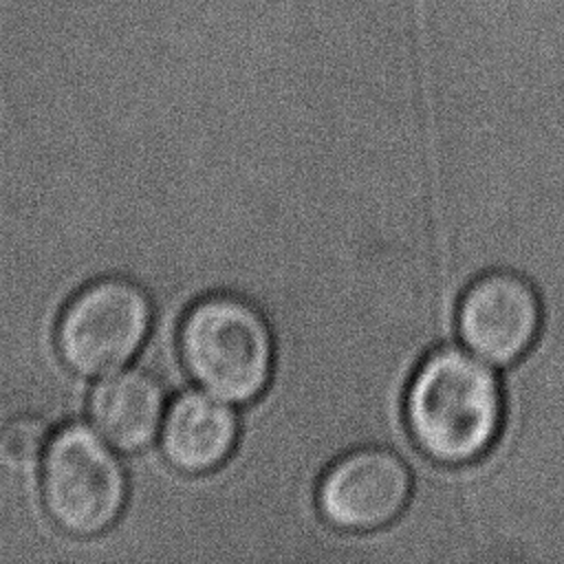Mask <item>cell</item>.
<instances>
[{
	"mask_svg": "<svg viewBox=\"0 0 564 564\" xmlns=\"http://www.w3.org/2000/svg\"><path fill=\"white\" fill-rule=\"evenodd\" d=\"M93 427L119 452L143 449L165 419V394L154 375L121 368L95 386L88 403Z\"/></svg>",
	"mask_w": 564,
	"mask_h": 564,
	"instance_id": "obj_8",
	"label": "cell"
},
{
	"mask_svg": "<svg viewBox=\"0 0 564 564\" xmlns=\"http://www.w3.org/2000/svg\"><path fill=\"white\" fill-rule=\"evenodd\" d=\"M181 359L207 392L249 403L269 383L273 337L262 313L231 293L198 300L181 324Z\"/></svg>",
	"mask_w": 564,
	"mask_h": 564,
	"instance_id": "obj_2",
	"label": "cell"
},
{
	"mask_svg": "<svg viewBox=\"0 0 564 564\" xmlns=\"http://www.w3.org/2000/svg\"><path fill=\"white\" fill-rule=\"evenodd\" d=\"M51 441V425L37 412H18L0 427V447L13 460H33L44 456Z\"/></svg>",
	"mask_w": 564,
	"mask_h": 564,
	"instance_id": "obj_9",
	"label": "cell"
},
{
	"mask_svg": "<svg viewBox=\"0 0 564 564\" xmlns=\"http://www.w3.org/2000/svg\"><path fill=\"white\" fill-rule=\"evenodd\" d=\"M238 416L229 401L187 390L165 412L161 445L167 460L185 474H207L220 467L236 447Z\"/></svg>",
	"mask_w": 564,
	"mask_h": 564,
	"instance_id": "obj_7",
	"label": "cell"
},
{
	"mask_svg": "<svg viewBox=\"0 0 564 564\" xmlns=\"http://www.w3.org/2000/svg\"><path fill=\"white\" fill-rule=\"evenodd\" d=\"M412 474L386 447H359L337 458L317 485V509L344 531H372L390 524L408 505Z\"/></svg>",
	"mask_w": 564,
	"mask_h": 564,
	"instance_id": "obj_5",
	"label": "cell"
},
{
	"mask_svg": "<svg viewBox=\"0 0 564 564\" xmlns=\"http://www.w3.org/2000/svg\"><path fill=\"white\" fill-rule=\"evenodd\" d=\"M542 306L533 284L513 271L474 280L458 304V335L467 350L494 366L518 361L535 341Z\"/></svg>",
	"mask_w": 564,
	"mask_h": 564,
	"instance_id": "obj_6",
	"label": "cell"
},
{
	"mask_svg": "<svg viewBox=\"0 0 564 564\" xmlns=\"http://www.w3.org/2000/svg\"><path fill=\"white\" fill-rule=\"evenodd\" d=\"M128 480L115 447L84 423L57 430L42 460V498L66 533L90 538L110 529L123 511Z\"/></svg>",
	"mask_w": 564,
	"mask_h": 564,
	"instance_id": "obj_3",
	"label": "cell"
},
{
	"mask_svg": "<svg viewBox=\"0 0 564 564\" xmlns=\"http://www.w3.org/2000/svg\"><path fill=\"white\" fill-rule=\"evenodd\" d=\"M500 423L498 377L471 350H436L414 370L405 392V425L427 458L471 463L494 445Z\"/></svg>",
	"mask_w": 564,
	"mask_h": 564,
	"instance_id": "obj_1",
	"label": "cell"
},
{
	"mask_svg": "<svg viewBox=\"0 0 564 564\" xmlns=\"http://www.w3.org/2000/svg\"><path fill=\"white\" fill-rule=\"evenodd\" d=\"M150 324L152 302L137 282L123 275L99 278L66 304L57 324V350L84 377L110 375L137 355Z\"/></svg>",
	"mask_w": 564,
	"mask_h": 564,
	"instance_id": "obj_4",
	"label": "cell"
}]
</instances>
